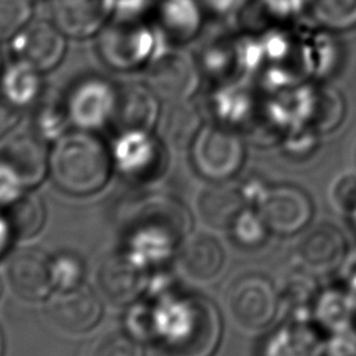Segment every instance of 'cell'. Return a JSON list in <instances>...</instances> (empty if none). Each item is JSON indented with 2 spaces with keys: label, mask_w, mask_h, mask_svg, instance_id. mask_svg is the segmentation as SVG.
Returning a JSON list of instances; mask_svg holds the SVG:
<instances>
[{
  "label": "cell",
  "mask_w": 356,
  "mask_h": 356,
  "mask_svg": "<svg viewBox=\"0 0 356 356\" xmlns=\"http://www.w3.org/2000/svg\"><path fill=\"white\" fill-rule=\"evenodd\" d=\"M8 277L13 289L26 300L47 296L54 282L51 264L36 249L19 250L10 261Z\"/></svg>",
  "instance_id": "obj_12"
},
{
  "label": "cell",
  "mask_w": 356,
  "mask_h": 356,
  "mask_svg": "<svg viewBox=\"0 0 356 356\" xmlns=\"http://www.w3.org/2000/svg\"><path fill=\"white\" fill-rule=\"evenodd\" d=\"M252 106L253 99L250 90L236 78L214 83L207 97V107L214 122L229 128L236 122H242Z\"/></svg>",
  "instance_id": "obj_17"
},
{
  "label": "cell",
  "mask_w": 356,
  "mask_h": 356,
  "mask_svg": "<svg viewBox=\"0 0 356 356\" xmlns=\"http://www.w3.org/2000/svg\"><path fill=\"white\" fill-rule=\"evenodd\" d=\"M343 114V102L337 90L330 88L316 89L310 121L320 129L337 127Z\"/></svg>",
  "instance_id": "obj_27"
},
{
  "label": "cell",
  "mask_w": 356,
  "mask_h": 356,
  "mask_svg": "<svg viewBox=\"0 0 356 356\" xmlns=\"http://www.w3.org/2000/svg\"><path fill=\"white\" fill-rule=\"evenodd\" d=\"M199 211L204 222L214 228H231L243 209L241 192L232 186H211L203 192Z\"/></svg>",
  "instance_id": "obj_19"
},
{
  "label": "cell",
  "mask_w": 356,
  "mask_h": 356,
  "mask_svg": "<svg viewBox=\"0 0 356 356\" xmlns=\"http://www.w3.org/2000/svg\"><path fill=\"white\" fill-rule=\"evenodd\" d=\"M334 202L343 213L352 210L356 203V175H343L335 182Z\"/></svg>",
  "instance_id": "obj_31"
},
{
  "label": "cell",
  "mask_w": 356,
  "mask_h": 356,
  "mask_svg": "<svg viewBox=\"0 0 356 356\" xmlns=\"http://www.w3.org/2000/svg\"><path fill=\"white\" fill-rule=\"evenodd\" d=\"M3 355V337H1V331H0V356Z\"/></svg>",
  "instance_id": "obj_37"
},
{
  "label": "cell",
  "mask_w": 356,
  "mask_h": 356,
  "mask_svg": "<svg viewBox=\"0 0 356 356\" xmlns=\"http://www.w3.org/2000/svg\"><path fill=\"white\" fill-rule=\"evenodd\" d=\"M50 313L63 330L85 332L97 324L102 316V305L90 289L74 286L57 298Z\"/></svg>",
  "instance_id": "obj_14"
},
{
  "label": "cell",
  "mask_w": 356,
  "mask_h": 356,
  "mask_svg": "<svg viewBox=\"0 0 356 356\" xmlns=\"http://www.w3.org/2000/svg\"><path fill=\"white\" fill-rule=\"evenodd\" d=\"M68 36L50 18H32L8 40L13 60H21L44 75L65 58Z\"/></svg>",
  "instance_id": "obj_7"
},
{
  "label": "cell",
  "mask_w": 356,
  "mask_h": 356,
  "mask_svg": "<svg viewBox=\"0 0 356 356\" xmlns=\"http://www.w3.org/2000/svg\"><path fill=\"white\" fill-rule=\"evenodd\" d=\"M50 164L56 184L74 195L99 191L110 172V157L103 142L93 131L78 128L57 139Z\"/></svg>",
  "instance_id": "obj_1"
},
{
  "label": "cell",
  "mask_w": 356,
  "mask_h": 356,
  "mask_svg": "<svg viewBox=\"0 0 356 356\" xmlns=\"http://www.w3.org/2000/svg\"><path fill=\"white\" fill-rule=\"evenodd\" d=\"M35 0H0V43L17 35L32 18Z\"/></svg>",
  "instance_id": "obj_26"
},
{
  "label": "cell",
  "mask_w": 356,
  "mask_h": 356,
  "mask_svg": "<svg viewBox=\"0 0 356 356\" xmlns=\"http://www.w3.org/2000/svg\"><path fill=\"white\" fill-rule=\"evenodd\" d=\"M257 213L270 232L292 235L305 229L310 222L313 203L302 188L281 184L263 191L257 199Z\"/></svg>",
  "instance_id": "obj_8"
},
{
  "label": "cell",
  "mask_w": 356,
  "mask_h": 356,
  "mask_svg": "<svg viewBox=\"0 0 356 356\" xmlns=\"http://www.w3.org/2000/svg\"><path fill=\"white\" fill-rule=\"evenodd\" d=\"M161 102L145 81L120 85L110 127L115 134L152 132L161 115Z\"/></svg>",
  "instance_id": "obj_9"
},
{
  "label": "cell",
  "mask_w": 356,
  "mask_h": 356,
  "mask_svg": "<svg viewBox=\"0 0 356 356\" xmlns=\"http://www.w3.org/2000/svg\"><path fill=\"white\" fill-rule=\"evenodd\" d=\"M118 92L120 85L108 76L88 74L76 78L63 96L71 125L85 131L110 127Z\"/></svg>",
  "instance_id": "obj_4"
},
{
  "label": "cell",
  "mask_w": 356,
  "mask_h": 356,
  "mask_svg": "<svg viewBox=\"0 0 356 356\" xmlns=\"http://www.w3.org/2000/svg\"><path fill=\"white\" fill-rule=\"evenodd\" d=\"M35 121L39 132L49 138H60L71 125L63 97L44 99V96L35 106Z\"/></svg>",
  "instance_id": "obj_25"
},
{
  "label": "cell",
  "mask_w": 356,
  "mask_h": 356,
  "mask_svg": "<svg viewBox=\"0 0 356 356\" xmlns=\"http://www.w3.org/2000/svg\"><path fill=\"white\" fill-rule=\"evenodd\" d=\"M88 356H143V353L138 342L129 335L121 331H110L93 343Z\"/></svg>",
  "instance_id": "obj_28"
},
{
  "label": "cell",
  "mask_w": 356,
  "mask_h": 356,
  "mask_svg": "<svg viewBox=\"0 0 356 356\" xmlns=\"http://www.w3.org/2000/svg\"><path fill=\"white\" fill-rule=\"evenodd\" d=\"M206 14L217 18L234 17L243 10L248 0H200Z\"/></svg>",
  "instance_id": "obj_33"
},
{
  "label": "cell",
  "mask_w": 356,
  "mask_h": 356,
  "mask_svg": "<svg viewBox=\"0 0 356 356\" xmlns=\"http://www.w3.org/2000/svg\"><path fill=\"white\" fill-rule=\"evenodd\" d=\"M234 229V236L238 243L243 246H257L260 245L268 232L267 225L257 213V210L245 209L231 227Z\"/></svg>",
  "instance_id": "obj_29"
},
{
  "label": "cell",
  "mask_w": 356,
  "mask_h": 356,
  "mask_svg": "<svg viewBox=\"0 0 356 356\" xmlns=\"http://www.w3.org/2000/svg\"><path fill=\"white\" fill-rule=\"evenodd\" d=\"M316 21L330 31L356 26V0H312Z\"/></svg>",
  "instance_id": "obj_23"
},
{
  "label": "cell",
  "mask_w": 356,
  "mask_h": 356,
  "mask_svg": "<svg viewBox=\"0 0 356 356\" xmlns=\"http://www.w3.org/2000/svg\"><path fill=\"white\" fill-rule=\"evenodd\" d=\"M191 146L199 172L216 181L235 175L245 159V147L239 135L232 128L214 121L203 124Z\"/></svg>",
  "instance_id": "obj_5"
},
{
  "label": "cell",
  "mask_w": 356,
  "mask_h": 356,
  "mask_svg": "<svg viewBox=\"0 0 356 356\" xmlns=\"http://www.w3.org/2000/svg\"><path fill=\"white\" fill-rule=\"evenodd\" d=\"M51 268H53L54 282H58L60 285L67 286V289L75 286V284L79 281L81 270H82L78 260L71 256L61 257L56 266H51Z\"/></svg>",
  "instance_id": "obj_30"
},
{
  "label": "cell",
  "mask_w": 356,
  "mask_h": 356,
  "mask_svg": "<svg viewBox=\"0 0 356 356\" xmlns=\"http://www.w3.org/2000/svg\"><path fill=\"white\" fill-rule=\"evenodd\" d=\"M3 161L25 185L39 182L46 170V150L38 135L15 136L4 149Z\"/></svg>",
  "instance_id": "obj_16"
},
{
  "label": "cell",
  "mask_w": 356,
  "mask_h": 356,
  "mask_svg": "<svg viewBox=\"0 0 356 356\" xmlns=\"http://www.w3.org/2000/svg\"><path fill=\"white\" fill-rule=\"evenodd\" d=\"M8 227L19 236L36 234L43 222V209L35 195H25L17 199L7 211Z\"/></svg>",
  "instance_id": "obj_24"
},
{
  "label": "cell",
  "mask_w": 356,
  "mask_h": 356,
  "mask_svg": "<svg viewBox=\"0 0 356 356\" xmlns=\"http://www.w3.org/2000/svg\"><path fill=\"white\" fill-rule=\"evenodd\" d=\"M3 68H4V64H3V54H1V50H0V75H1Z\"/></svg>",
  "instance_id": "obj_36"
},
{
  "label": "cell",
  "mask_w": 356,
  "mask_h": 356,
  "mask_svg": "<svg viewBox=\"0 0 356 356\" xmlns=\"http://www.w3.org/2000/svg\"><path fill=\"white\" fill-rule=\"evenodd\" d=\"M203 78L213 79L214 83L234 79L238 71L235 43L227 40H210L195 53Z\"/></svg>",
  "instance_id": "obj_21"
},
{
  "label": "cell",
  "mask_w": 356,
  "mask_h": 356,
  "mask_svg": "<svg viewBox=\"0 0 356 356\" xmlns=\"http://www.w3.org/2000/svg\"><path fill=\"white\" fill-rule=\"evenodd\" d=\"M261 3L270 14L278 18H289L303 11L312 0H261Z\"/></svg>",
  "instance_id": "obj_32"
},
{
  "label": "cell",
  "mask_w": 356,
  "mask_h": 356,
  "mask_svg": "<svg viewBox=\"0 0 356 356\" xmlns=\"http://www.w3.org/2000/svg\"><path fill=\"white\" fill-rule=\"evenodd\" d=\"M206 15L200 0H156L150 19L170 44L186 46L199 38Z\"/></svg>",
  "instance_id": "obj_11"
},
{
  "label": "cell",
  "mask_w": 356,
  "mask_h": 356,
  "mask_svg": "<svg viewBox=\"0 0 356 356\" xmlns=\"http://www.w3.org/2000/svg\"><path fill=\"white\" fill-rule=\"evenodd\" d=\"M202 127L203 122L200 110L192 103V100L170 103L164 131L175 147L192 145Z\"/></svg>",
  "instance_id": "obj_22"
},
{
  "label": "cell",
  "mask_w": 356,
  "mask_h": 356,
  "mask_svg": "<svg viewBox=\"0 0 356 356\" xmlns=\"http://www.w3.org/2000/svg\"><path fill=\"white\" fill-rule=\"evenodd\" d=\"M349 214L352 216V218H353V222H355V225H356V203H355V206L352 207V210L349 211Z\"/></svg>",
  "instance_id": "obj_35"
},
{
  "label": "cell",
  "mask_w": 356,
  "mask_h": 356,
  "mask_svg": "<svg viewBox=\"0 0 356 356\" xmlns=\"http://www.w3.org/2000/svg\"><path fill=\"white\" fill-rule=\"evenodd\" d=\"M49 18L68 39H93L111 18L110 0H46Z\"/></svg>",
  "instance_id": "obj_10"
},
{
  "label": "cell",
  "mask_w": 356,
  "mask_h": 356,
  "mask_svg": "<svg viewBox=\"0 0 356 356\" xmlns=\"http://www.w3.org/2000/svg\"><path fill=\"white\" fill-rule=\"evenodd\" d=\"M0 96L18 110L35 107L44 96V74L21 60H11L0 75Z\"/></svg>",
  "instance_id": "obj_15"
},
{
  "label": "cell",
  "mask_w": 356,
  "mask_h": 356,
  "mask_svg": "<svg viewBox=\"0 0 356 356\" xmlns=\"http://www.w3.org/2000/svg\"><path fill=\"white\" fill-rule=\"evenodd\" d=\"M21 110L13 107L0 96V136L13 129L19 120Z\"/></svg>",
  "instance_id": "obj_34"
},
{
  "label": "cell",
  "mask_w": 356,
  "mask_h": 356,
  "mask_svg": "<svg viewBox=\"0 0 356 356\" xmlns=\"http://www.w3.org/2000/svg\"><path fill=\"white\" fill-rule=\"evenodd\" d=\"M167 44L152 19L110 18L93 38L99 61L117 74L143 72Z\"/></svg>",
  "instance_id": "obj_2"
},
{
  "label": "cell",
  "mask_w": 356,
  "mask_h": 356,
  "mask_svg": "<svg viewBox=\"0 0 356 356\" xmlns=\"http://www.w3.org/2000/svg\"><path fill=\"white\" fill-rule=\"evenodd\" d=\"M227 307L241 328L259 331L274 320L278 295L274 284L266 275L249 273L238 277L229 285Z\"/></svg>",
  "instance_id": "obj_6"
},
{
  "label": "cell",
  "mask_w": 356,
  "mask_h": 356,
  "mask_svg": "<svg viewBox=\"0 0 356 356\" xmlns=\"http://www.w3.org/2000/svg\"><path fill=\"white\" fill-rule=\"evenodd\" d=\"M353 157H355V165H356V143H355V154H353Z\"/></svg>",
  "instance_id": "obj_38"
},
{
  "label": "cell",
  "mask_w": 356,
  "mask_h": 356,
  "mask_svg": "<svg viewBox=\"0 0 356 356\" xmlns=\"http://www.w3.org/2000/svg\"><path fill=\"white\" fill-rule=\"evenodd\" d=\"M181 260L184 268L195 278L209 280L222 267L224 252L220 243L210 235L192 236L184 246Z\"/></svg>",
  "instance_id": "obj_20"
},
{
  "label": "cell",
  "mask_w": 356,
  "mask_h": 356,
  "mask_svg": "<svg viewBox=\"0 0 356 356\" xmlns=\"http://www.w3.org/2000/svg\"><path fill=\"white\" fill-rule=\"evenodd\" d=\"M99 282L111 300L127 303L139 295L143 278L131 260L122 256H113L102 266Z\"/></svg>",
  "instance_id": "obj_18"
},
{
  "label": "cell",
  "mask_w": 356,
  "mask_h": 356,
  "mask_svg": "<svg viewBox=\"0 0 356 356\" xmlns=\"http://www.w3.org/2000/svg\"><path fill=\"white\" fill-rule=\"evenodd\" d=\"M143 74L145 82L168 103L192 100L203 81L195 53L175 44L164 46Z\"/></svg>",
  "instance_id": "obj_3"
},
{
  "label": "cell",
  "mask_w": 356,
  "mask_h": 356,
  "mask_svg": "<svg viewBox=\"0 0 356 356\" xmlns=\"http://www.w3.org/2000/svg\"><path fill=\"white\" fill-rule=\"evenodd\" d=\"M345 249L346 243L341 231L328 222H321L302 236L298 245V256L306 268L325 273L341 263Z\"/></svg>",
  "instance_id": "obj_13"
}]
</instances>
